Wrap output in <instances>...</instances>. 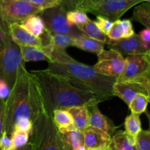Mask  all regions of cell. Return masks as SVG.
Segmentation results:
<instances>
[{"label":"cell","instance_id":"obj_29","mask_svg":"<svg viewBox=\"0 0 150 150\" xmlns=\"http://www.w3.org/2000/svg\"><path fill=\"white\" fill-rule=\"evenodd\" d=\"M29 136L30 135L27 132L19 129H14L10 135V138L15 149L27 144L29 141Z\"/></svg>","mask_w":150,"mask_h":150},{"label":"cell","instance_id":"obj_1","mask_svg":"<svg viewBox=\"0 0 150 150\" xmlns=\"http://www.w3.org/2000/svg\"><path fill=\"white\" fill-rule=\"evenodd\" d=\"M29 72L35 77L45 110L51 116L57 109H67L74 106L90 107L110 99L81 88L46 69Z\"/></svg>","mask_w":150,"mask_h":150},{"label":"cell","instance_id":"obj_5","mask_svg":"<svg viewBox=\"0 0 150 150\" xmlns=\"http://www.w3.org/2000/svg\"><path fill=\"white\" fill-rule=\"evenodd\" d=\"M30 136L32 150H64L52 116L45 109L34 121Z\"/></svg>","mask_w":150,"mask_h":150},{"label":"cell","instance_id":"obj_3","mask_svg":"<svg viewBox=\"0 0 150 150\" xmlns=\"http://www.w3.org/2000/svg\"><path fill=\"white\" fill-rule=\"evenodd\" d=\"M46 70L92 92L109 98L113 96V85L117 79L100 74L92 66L80 63L70 57L66 49L54 47Z\"/></svg>","mask_w":150,"mask_h":150},{"label":"cell","instance_id":"obj_10","mask_svg":"<svg viewBox=\"0 0 150 150\" xmlns=\"http://www.w3.org/2000/svg\"><path fill=\"white\" fill-rule=\"evenodd\" d=\"M125 63L122 74L117 80H129L150 75V51L125 57Z\"/></svg>","mask_w":150,"mask_h":150},{"label":"cell","instance_id":"obj_36","mask_svg":"<svg viewBox=\"0 0 150 150\" xmlns=\"http://www.w3.org/2000/svg\"><path fill=\"white\" fill-rule=\"evenodd\" d=\"M0 150H15L11 138L4 131L0 138Z\"/></svg>","mask_w":150,"mask_h":150},{"label":"cell","instance_id":"obj_16","mask_svg":"<svg viewBox=\"0 0 150 150\" xmlns=\"http://www.w3.org/2000/svg\"><path fill=\"white\" fill-rule=\"evenodd\" d=\"M136 138L130 136L123 130H117L111 136L108 145L109 150H136Z\"/></svg>","mask_w":150,"mask_h":150},{"label":"cell","instance_id":"obj_44","mask_svg":"<svg viewBox=\"0 0 150 150\" xmlns=\"http://www.w3.org/2000/svg\"><path fill=\"white\" fill-rule=\"evenodd\" d=\"M76 150H86V149L85 148L84 146L82 145V146H81L80 147H79V148H78Z\"/></svg>","mask_w":150,"mask_h":150},{"label":"cell","instance_id":"obj_19","mask_svg":"<svg viewBox=\"0 0 150 150\" xmlns=\"http://www.w3.org/2000/svg\"><path fill=\"white\" fill-rule=\"evenodd\" d=\"M105 46V44L103 43L93 39L85 34H83V35L74 38L73 43V46L77 47V48L89 51V52L94 53V54H96L97 55L103 49H104Z\"/></svg>","mask_w":150,"mask_h":150},{"label":"cell","instance_id":"obj_35","mask_svg":"<svg viewBox=\"0 0 150 150\" xmlns=\"http://www.w3.org/2000/svg\"><path fill=\"white\" fill-rule=\"evenodd\" d=\"M94 21H95V24L98 26V27L100 29L101 32H103L105 35L108 33L113 24L112 21L100 16H97L96 20Z\"/></svg>","mask_w":150,"mask_h":150},{"label":"cell","instance_id":"obj_20","mask_svg":"<svg viewBox=\"0 0 150 150\" xmlns=\"http://www.w3.org/2000/svg\"><path fill=\"white\" fill-rule=\"evenodd\" d=\"M76 26L83 34L90 37V38H93V39L100 41V42L107 44V45L112 43V40L110 39L108 37V35L104 34L103 32H101L100 29L95 24V21L91 20L90 19L88 20L87 22H86L83 24L79 25V26Z\"/></svg>","mask_w":150,"mask_h":150},{"label":"cell","instance_id":"obj_45","mask_svg":"<svg viewBox=\"0 0 150 150\" xmlns=\"http://www.w3.org/2000/svg\"><path fill=\"white\" fill-rule=\"evenodd\" d=\"M142 1H143V2H148V3H149L150 0H142Z\"/></svg>","mask_w":150,"mask_h":150},{"label":"cell","instance_id":"obj_12","mask_svg":"<svg viewBox=\"0 0 150 150\" xmlns=\"http://www.w3.org/2000/svg\"><path fill=\"white\" fill-rule=\"evenodd\" d=\"M150 44H145L139 34L135 33L133 36L127 38H122L118 41H113L108 44V47L118 51L123 57L136 54H144L149 51Z\"/></svg>","mask_w":150,"mask_h":150},{"label":"cell","instance_id":"obj_7","mask_svg":"<svg viewBox=\"0 0 150 150\" xmlns=\"http://www.w3.org/2000/svg\"><path fill=\"white\" fill-rule=\"evenodd\" d=\"M41 9L27 0H0V19L9 25L23 23L28 17L39 14Z\"/></svg>","mask_w":150,"mask_h":150},{"label":"cell","instance_id":"obj_32","mask_svg":"<svg viewBox=\"0 0 150 150\" xmlns=\"http://www.w3.org/2000/svg\"><path fill=\"white\" fill-rule=\"evenodd\" d=\"M124 31H123L122 21L120 19L113 22L112 26L107 34L108 38L112 41H118V40L123 38Z\"/></svg>","mask_w":150,"mask_h":150},{"label":"cell","instance_id":"obj_18","mask_svg":"<svg viewBox=\"0 0 150 150\" xmlns=\"http://www.w3.org/2000/svg\"><path fill=\"white\" fill-rule=\"evenodd\" d=\"M59 132L64 150H76L83 145V132L76 129Z\"/></svg>","mask_w":150,"mask_h":150},{"label":"cell","instance_id":"obj_14","mask_svg":"<svg viewBox=\"0 0 150 150\" xmlns=\"http://www.w3.org/2000/svg\"><path fill=\"white\" fill-rule=\"evenodd\" d=\"M111 138V136L103 131L89 126L83 132V146L86 149L108 147Z\"/></svg>","mask_w":150,"mask_h":150},{"label":"cell","instance_id":"obj_8","mask_svg":"<svg viewBox=\"0 0 150 150\" xmlns=\"http://www.w3.org/2000/svg\"><path fill=\"white\" fill-rule=\"evenodd\" d=\"M112 94L120 97L127 105L137 94L150 96L149 76H142L129 80H116L113 85Z\"/></svg>","mask_w":150,"mask_h":150},{"label":"cell","instance_id":"obj_22","mask_svg":"<svg viewBox=\"0 0 150 150\" xmlns=\"http://www.w3.org/2000/svg\"><path fill=\"white\" fill-rule=\"evenodd\" d=\"M52 119L59 132L75 129L71 116L66 109H57L52 113Z\"/></svg>","mask_w":150,"mask_h":150},{"label":"cell","instance_id":"obj_33","mask_svg":"<svg viewBox=\"0 0 150 150\" xmlns=\"http://www.w3.org/2000/svg\"><path fill=\"white\" fill-rule=\"evenodd\" d=\"M33 128V122L30 119L27 118L22 117L16 121L14 126V129H19V130L26 132L31 135Z\"/></svg>","mask_w":150,"mask_h":150},{"label":"cell","instance_id":"obj_39","mask_svg":"<svg viewBox=\"0 0 150 150\" xmlns=\"http://www.w3.org/2000/svg\"><path fill=\"white\" fill-rule=\"evenodd\" d=\"M81 1V0H63L59 5H61L67 11H70L76 10Z\"/></svg>","mask_w":150,"mask_h":150},{"label":"cell","instance_id":"obj_30","mask_svg":"<svg viewBox=\"0 0 150 150\" xmlns=\"http://www.w3.org/2000/svg\"><path fill=\"white\" fill-rule=\"evenodd\" d=\"M135 146L136 150H150V132L149 129L141 130L136 137Z\"/></svg>","mask_w":150,"mask_h":150},{"label":"cell","instance_id":"obj_13","mask_svg":"<svg viewBox=\"0 0 150 150\" xmlns=\"http://www.w3.org/2000/svg\"><path fill=\"white\" fill-rule=\"evenodd\" d=\"M89 110V126L97 128L112 136L118 126L105 115L102 114L98 108V104L88 107Z\"/></svg>","mask_w":150,"mask_h":150},{"label":"cell","instance_id":"obj_37","mask_svg":"<svg viewBox=\"0 0 150 150\" xmlns=\"http://www.w3.org/2000/svg\"><path fill=\"white\" fill-rule=\"evenodd\" d=\"M122 25L123 31H124L123 38H130L134 35L135 32L133 30V24H132V22L130 19L122 20Z\"/></svg>","mask_w":150,"mask_h":150},{"label":"cell","instance_id":"obj_41","mask_svg":"<svg viewBox=\"0 0 150 150\" xmlns=\"http://www.w3.org/2000/svg\"><path fill=\"white\" fill-rule=\"evenodd\" d=\"M141 39L145 43V44H150V29L146 28L144 29L143 30L141 31L139 33Z\"/></svg>","mask_w":150,"mask_h":150},{"label":"cell","instance_id":"obj_2","mask_svg":"<svg viewBox=\"0 0 150 150\" xmlns=\"http://www.w3.org/2000/svg\"><path fill=\"white\" fill-rule=\"evenodd\" d=\"M44 110L35 77L26 70L25 63L19 65L16 80L10 95L5 99L4 132L11 135L16 121L20 118H27L34 123Z\"/></svg>","mask_w":150,"mask_h":150},{"label":"cell","instance_id":"obj_27","mask_svg":"<svg viewBox=\"0 0 150 150\" xmlns=\"http://www.w3.org/2000/svg\"><path fill=\"white\" fill-rule=\"evenodd\" d=\"M50 35L53 44L57 48L66 49L67 47L73 46V40H74V38L73 37L65 34L51 33V32H50Z\"/></svg>","mask_w":150,"mask_h":150},{"label":"cell","instance_id":"obj_38","mask_svg":"<svg viewBox=\"0 0 150 150\" xmlns=\"http://www.w3.org/2000/svg\"><path fill=\"white\" fill-rule=\"evenodd\" d=\"M11 88L4 80L0 79V99L5 100L10 95Z\"/></svg>","mask_w":150,"mask_h":150},{"label":"cell","instance_id":"obj_34","mask_svg":"<svg viewBox=\"0 0 150 150\" xmlns=\"http://www.w3.org/2000/svg\"><path fill=\"white\" fill-rule=\"evenodd\" d=\"M42 10L59 5L63 0H27Z\"/></svg>","mask_w":150,"mask_h":150},{"label":"cell","instance_id":"obj_26","mask_svg":"<svg viewBox=\"0 0 150 150\" xmlns=\"http://www.w3.org/2000/svg\"><path fill=\"white\" fill-rule=\"evenodd\" d=\"M150 96L144 94H137L128 105L132 113L140 116L142 113L146 111Z\"/></svg>","mask_w":150,"mask_h":150},{"label":"cell","instance_id":"obj_4","mask_svg":"<svg viewBox=\"0 0 150 150\" xmlns=\"http://www.w3.org/2000/svg\"><path fill=\"white\" fill-rule=\"evenodd\" d=\"M0 79L11 88L16 78L19 65L25 63L22 59L20 47L13 41L10 25L0 19Z\"/></svg>","mask_w":150,"mask_h":150},{"label":"cell","instance_id":"obj_17","mask_svg":"<svg viewBox=\"0 0 150 150\" xmlns=\"http://www.w3.org/2000/svg\"><path fill=\"white\" fill-rule=\"evenodd\" d=\"M66 110L71 116L73 126L83 132L89 126V110L86 106H74Z\"/></svg>","mask_w":150,"mask_h":150},{"label":"cell","instance_id":"obj_9","mask_svg":"<svg viewBox=\"0 0 150 150\" xmlns=\"http://www.w3.org/2000/svg\"><path fill=\"white\" fill-rule=\"evenodd\" d=\"M98 60L93 69L100 74L117 79L125 68V57L114 49H103L98 54Z\"/></svg>","mask_w":150,"mask_h":150},{"label":"cell","instance_id":"obj_28","mask_svg":"<svg viewBox=\"0 0 150 150\" xmlns=\"http://www.w3.org/2000/svg\"><path fill=\"white\" fill-rule=\"evenodd\" d=\"M67 19L71 24L79 26L87 22L89 18L84 11L76 9L67 12Z\"/></svg>","mask_w":150,"mask_h":150},{"label":"cell","instance_id":"obj_43","mask_svg":"<svg viewBox=\"0 0 150 150\" xmlns=\"http://www.w3.org/2000/svg\"><path fill=\"white\" fill-rule=\"evenodd\" d=\"M86 150H109L108 147L106 148H99V149H86Z\"/></svg>","mask_w":150,"mask_h":150},{"label":"cell","instance_id":"obj_46","mask_svg":"<svg viewBox=\"0 0 150 150\" xmlns=\"http://www.w3.org/2000/svg\"><path fill=\"white\" fill-rule=\"evenodd\" d=\"M0 38H1V32H0Z\"/></svg>","mask_w":150,"mask_h":150},{"label":"cell","instance_id":"obj_11","mask_svg":"<svg viewBox=\"0 0 150 150\" xmlns=\"http://www.w3.org/2000/svg\"><path fill=\"white\" fill-rule=\"evenodd\" d=\"M142 2H143L142 0H117L98 6L89 13L96 16H102L114 22L120 19L127 10Z\"/></svg>","mask_w":150,"mask_h":150},{"label":"cell","instance_id":"obj_6","mask_svg":"<svg viewBox=\"0 0 150 150\" xmlns=\"http://www.w3.org/2000/svg\"><path fill=\"white\" fill-rule=\"evenodd\" d=\"M67 12L61 5H57L42 10L38 15L43 21L45 29L51 33L65 34L74 38L83 35L76 25L68 21Z\"/></svg>","mask_w":150,"mask_h":150},{"label":"cell","instance_id":"obj_42","mask_svg":"<svg viewBox=\"0 0 150 150\" xmlns=\"http://www.w3.org/2000/svg\"><path fill=\"white\" fill-rule=\"evenodd\" d=\"M15 150H32V144H31L30 141H29V143L27 144H26V145L23 146L21 147H18V148L16 149Z\"/></svg>","mask_w":150,"mask_h":150},{"label":"cell","instance_id":"obj_15","mask_svg":"<svg viewBox=\"0 0 150 150\" xmlns=\"http://www.w3.org/2000/svg\"><path fill=\"white\" fill-rule=\"evenodd\" d=\"M10 33L13 41L18 46H30L40 48L43 46L40 38L29 33L18 24H10Z\"/></svg>","mask_w":150,"mask_h":150},{"label":"cell","instance_id":"obj_24","mask_svg":"<svg viewBox=\"0 0 150 150\" xmlns=\"http://www.w3.org/2000/svg\"><path fill=\"white\" fill-rule=\"evenodd\" d=\"M130 21H137L150 29V4L148 2H142V4L136 6L133 10V16Z\"/></svg>","mask_w":150,"mask_h":150},{"label":"cell","instance_id":"obj_40","mask_svg":"<svg viewBox=\"0 0 150 150\" xmlns=\"http://www.w3.org/2000/svg\"><path fill=\"white\" fill-rule=\"evenodd\" d=\"M4 112L5 100L0 99V138L4 131Z\"/></svg>","mask_w":150,"mask_h":150},{"label":"cell","instance_id":"obj_23","mask_svg":"<svg viewBox=\"0 0 150 150\" xmlns=\"http://www.w3.org/2000/svg\"><path fill=\"white\" fill-rule=\"evenodd\" d=\"M20 25L29 33L39 38H41L46 30L43 21L38 14L29 16Z\"/></svg>","mask_w":150,"mask_h":150},{"label":"cell","instance_id":"obj_21","mask_svg":"<svg viewBox=\"0 0 150 150\" xmlns=\"http://www.w3.org/2000/svg\"><path fill=\"white\" fill-rule=\"evenodd\" d=\"M22 59L25 63L30 61L45 60L50 62V57L42 47L30 46H19Z\"/></svg>","mask_w":150,"mask_h":150},{"label":"cell","instance_id":"obj_25","mask_svg":"<svg viewBox=\"0 0 150 150\" xmlns=\"http://www.w3.org/2000/svg\"><path fill=\"white\" fill-rule=\"evenodd\" d=\"M125 128L127 135L136 138L142 129L140 116L131 113V114L126 117L125 121Z\"/></svg>","mask_w":150,"mask_h":150},{"label":"cell","instance_id":"obj_31","mask_svg":"<svg viewBox=\"0 0 150 150\" xmlns=\"http://www.w3.org/2000/svg\"><path fill=\"white\" fill-rule=\"evenodd\" d=\"M113 1H117V0H81L76 9L83 10L85 13H89L92 9L98 6Z\"/></svg>","mask_w":150,"mask_h":150}]
</instances>
